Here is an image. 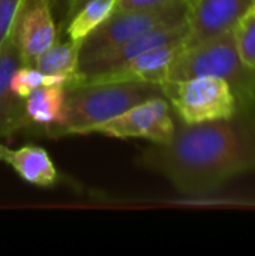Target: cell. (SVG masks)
I'll return each mask as SVG.
<instances>
[{
  "instance_id": "cell-16",
  "label": "cell",
  "mask_w": 255,
  "mask_h": 256,
  "mask_svg": "<svg viewBox=\"0 0 255 256\" xmlns=\"http://www.w3.org/2000/svg\"><path fill=\"white\" fill-rule=\"evenodd\" d=\"M69 84V81L63 76H57V75H50L45 72L38 70L33 66H20L11 80V86L14 93L24 99L26 96H29L33 90L41 88V87H66Z\"/></svg>"
},
{
  "instance_id": "cell-19",
  "label": "cell",
  "mask_w": 255,
  "mask_h": 256,
  "mask_svg": "<svg viewBox=\"0 0 255 256\" xmlns=\"http://www.w3.org/2000/svg\"><path fill=\"white\" fill-rule=\"evenodd\" d=\"M170 0H119L116 10H129V9H143V8H153Z\"/></svg>"
},
{
  "instance_id": "cell-12",
  "label": "cell",
  "mask_w": 255,
  "mask_h": 256,
  "mask_svg": "<svg viewBox=\"0 0 255 256\" xmlns=\"http://www.w3.org/2000/svg\"><path fill=\"white\" fill-rule=\"evenodd\" d=\"M0 160L8 164L24 182L50 188L57 182V170L50 154L38 146H23L11 150L0 144Z\"/></svg>"
},
{
  "instance_id": "cell-10",
  "label": "cell",
  "mask_w": 255,
  "mask_h": 256,
  "mask_svg": "<svg viewBox=\"0 0 255 256\" xmlns=\"http://www.w3.org/2000/svg\"><path fill=\"white\" fill-rule=\"evenodd\" d=\"M188 32V22L186 20L177 24H171V26H164V27H158L153 28L150 32H146L134 39H129L114 48H110L107 51H102L93 57H90L89 60H84L80 63L78 68V76H87L92 74H98L111 68H116L122 63H125L126 60H131L132 57L153 50V48H159L168 44H176V42H183L185 36Z\"/></svg>"
},
{
  "instance_id": "cell-20",
  "label": "cell",
  "mask_w": 255,
  "mask_h": 256,
  "mask_svg": "<svg viewBox=\"0 0 255 256\" xmlns=\"http://www.w3.org/2000/svg\"><path fill=\"white\" fill-rule=\"evenodd\" d=\"M68 3H69V0H50L53 16H54L56 22L60 24V26H63L65 15H66V10H68Z\"/></svg>"
},
{
  "instance_id": "cell-8",
  "label": "cell",
  "mask_w": 255,
  "mask_h": 256,
  "mask_svg": "<svg viewBox=\"0 0 255 256\" xmlns=\"http://www.w3.org/2000/svg\"><path fill=\"white\" fill-rule=\"evenodd\" d=\"M183 42L168 44L159 48L144 51L125 63L87 76H78L71 84H96V82H119V81H138L161 86L167 81L168 69L177 52L182 50ZM69 86V84H68Z\"/></svg>"
},
{
  "instance_id": "cell-2",
  "label": "cell",
  "mask_w": 255,
  "mask_h": 256,
  "mask_svg": "<svg viewBox=\"0 0 255 256\" xmlns=\"http://www.w3.org/2000/svg\"><path fill=\"white\" fill-rule=\"evenodd\" d=\"M162 96L161 87L150 82L119 81L66 86L65 122L56 132L63 135H84L150 98Z\"/></svg>"
},
{
  "instance_id": "cell-17",
  "label": "cell",
  "mask_w": 255,
  "mask_h": 256,
  "mask_svg": "<svg viewBox=\"0 0 255 256\" xmlns=\"http://www.w3.org/2000/svg\"><path fill=\"white\" fill-rule=\"evenodd\" d=\"M231 30L243 64L255 72V16L242 15Z\"/></svg>"
},
{
  "instance_id": "cell-9",
  "label": "cell",
  "mask_w": 255,
  "mask_h": 256,
  "mask_svg": "<svg viewBox=\"0 0 255 256\" xmlns=\"http://www.w3.org/2000/svg\"><path fill=\"white\" fill-rule=\"evenodd\" d=\"M252 0H189L183 46H192L234 27Z\"/></svg>"
},
{
  "instance_id": "cell-13",
  "label": "cell",
  "mask_w": 255,
  "mask_h": 256,
  "mask_svg": "<svg viewBox=\"0 0 255 256\" xmlns=\"http://www.w3.org/2000/svg\"><path fill=\"white\" fill-rule=\"evenodd\" d=\"M66 87H41L24 98L23 111L24 122L35 123L48 129V134L56 135L65 122Z\"/></svg>"
},
{
  "instance_id": "cell-21",
  "label": "cell",
  "mask_w": 255,
  "mask_h": 256,
  "mask_svg": "<svg viewBox=\"0 0 255 256\" xmlns=\"http://www.w3.org/2000/svg\"><path fill=\"white\" fill-rule=\"evenodd\" d=\"M87 2H89V0H69V3H68V10H66L65 21H63V27H65V26L68 24V21L74 16V14H75L78 9H81Z\"/></svg>"
},
{
  "instance_id": "cell-5",
  "label": "cell",
  "mask_w": 255,
  "mask_h": 256,
  "mask_svg": "<svg viewBox=\"0 0 255 256\" xmlns=\"http://www.w3.org/2000/svg\"><path fill=\"white\" fill-rule=\"evenodd\" d=\"M159 87L183 124L228 118L239 108L230 84L221 78L167 80Z\"/></svg>"
},
{
  "instance_id": "cell-15",
  "label": "cell",
  "mask_w": 255,
  "mask_h": 256,
  "mask_svg": "<svg viewBox=\"0 0 255 256\" xmlns=\"http://www.w3.org/2000/svg\"><path fill=\"white\" fill-rule=\"evenodd\" d=\"M119 0H89L65 26L69 40L81 42L99 27L117 8Z\"/></svg>"
},
{
  "instance_id": "cell-3",
  "label": "cell",
  "mask_w": 255,
  "mask_h": 256,
  "mask_svg": "<svg viewBox=\"0 0 255 256\" xmlns=\"http://www.w3.org/2000/svg\"><path fill=\"white\" fill-rule=\"evenodd\" d=\"M213 76L227 81L239 106L255 104V72L246 68L237 52L233 30L183 46L170 64L167 80Z\"/></svg>"
},
{
  "instance_id": "cell-22",
  "label": "cell",
  "mask_w": 255,
  "mask_h": 256,
  "mask_svg": "<svg viewBox=\"0 0 255 256\" xmlns=\"http://www.w3.org/2000/svg\"><path fill=\"white\" fill-rule=\"evenodd\" d=\"M243 15H248V16H255V0H252L251 3H249V6L246 8V10H245V14Z\"/></svg>"
},
{
  "instance_id": "cell-4",
  "label": "cell",
  "mask_w": 255,
  "mask_h": 256,
  "mask_svg": "<svg viewBox=\"0 0 255 256\" xmlns=\"http://www.w3.org/2000/svg\"><path fill=\"white\" fill-rule=\"evenodd\" d=\"M188 8L189 0H170L153 8L114 10L83 40L80 63L146 32L185 21Z\"/></svg>"
},
{
  "instance_id": "cell-7",
  "label": "cell",
  "mask_w": 255,
  "mask_h": 256,
  "mask_svg": "<svg viewBox=\"0 0 255 256\" xmlns=\"http://www.w3.org/2000/svg\"><path fill=\"white\" fill-rule=\"evenodd\" d=\"M12 39L23 66H32L42 51L57 42V27L50 0H24L12 28Z\"/></svg>"
},
{
  "instance_id": "cell-14",
  "label": "cell",
  "mask_w": 255,
  "mask_h": 256,
  "mask_svg": "<svg viewBox=\"0 0 255 256\" xmlns=\"http://www.w3.org/2000/svg\"><path fill=\"white\" fill-rule=\"evenodd\" d=\"M80 50H81V42H75V40H68L65 44L54 42L51 46H48L35 58L32 66L41 72L63 76L71 84L78 75Z\"/></svg>"
},
{
  "instance_id": "cell-6",
  "label": "cell",
  "mask_w": 255,
  "mask_h": 256,
  "mask_svg": "<svg viewBox=\"0 0 255 256\" xmlns=\"http://www.w3.org/2000/svg\"><path fill=\"white\" fill-rule=\"evenodd\" d=\"M95 132L111 138H143L153 144H164L173 138L176 123L167 99L155 96L99 124Z\"/></svg>"
},
{
  "instance_id": "cell-1",
  "label": "cell",
  "mask_w": 255,
  "mask_h": 256,
  "mask_svg": "<svg viewBox=\"0 0 255 256\" xmlns=\"http://www.w3.org/2000/svg\"><path fill=\"white\" fill-rule=\"evenodd\" d=\"M138 164L162 174L183 195H204L255 171V104L222 120L176 126L168 142L153 144Z\"/></svg>"
},
{
  "instance_id": "cell-18",
  "label": "cell",
  "mask_w": 255,
  "mask_h": 256,
  "mask_svg": "<svg viewBox=\"0 0 255 256\" xmlns=\"http://www.w3.org/2000/svg\"><path fill=\"white\" fill-rule=\"evenodd\" d=\"M24 0H0V45L11 36Z\"/></svg>"
},
{
  "instance_id": "cell-11",
  "label": "cell",
  "mask_w": 255,
  "mask_h": 256,
  "mask_svg": "<svg viewBox=\"0 0 255 256\" xmlns=\"http://www.w3.org/2000/svg\"><path fill=\"white\" fill-rule=\"evenodd\" d=\"M23 64L20 52L11 36L0 45V138L12 135L26 124L23 104L11 86L14 72Z\"/></svg>"
}]
</instances>
